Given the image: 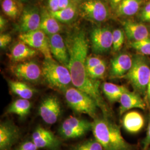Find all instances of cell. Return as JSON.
Listing matches in <instances>:
<instances>
[{"label": "cell", "mask_w": 150, "mask_h": 150, "mask_svg": "<svg viewBox=\"0 0 150 150\" xmlns=\"http://www.w3.org/2000/svg\"><path fill=\"white\" fill-rule=\"evenodd\" d=\"M66 44L70 57L69 70L72 85L92 97L96 101L103 116L108 117V110L100 91V82L91 79L86 69L88 43L85 32L83 30L75 32L67 38Z\"/></svg>", "instance_id": "6da1fadb"}, {"label": "cell", "mask_w": 150, "mask_h": 150, "mask_svg": "<svg viewBox=\"0 0 150 150\" xmlns=\"http://www.w3.org/2000/svg\"><path fill=\"white\" fill-rule=\"evenodd\" d=\"M92 132L104 150H134L133 146L124 139L120 127L108 117L94 119Z\"/></svg>", "instance_id": "7a4b0ae2"}, {"label": "cell", "mask_w": 150, "mask_h": 150, "mask_svg": "<svg viewBox=\"0 0 150 150\" xmlns=\"http://www.w3.org/2000/svg\"><path fill=\"white\" fill-rule=\"evenodd\" d=\"M41 68L43 80L50 87L64 92L72 85L69 69L53 59H45Z\"/></svg>", "instance_id": "3957f363"}, {"label": "cell", "mask_w": 150, "mask_h": 150, "mask_svg": "<svg viewBox=\"0 0 150 150\" xmlns=\"http://www.w3.org/2000/svg\"><path fill=\"white\" fill-rule=\"evenodd\" d=\"M64 93L67 105L75 112L86 114L93 120L97 118V108L99 107L92 97L74 86L69 87Z\"/></svg>", "instance_id": "277c9868"}, {"label": "cell", "mask_w": 150, "mask_h": 150, "mask_svg": "<svg viewBox=\"0 0 150 150\" xmlns=\"http://www.w3.org/2000/svg\"><path fill=\"white\" fill-rule=\"evenodd\" d=\"M139 94H146L150 80V67L145 57L136 56L129 72L124 77Z\"/></svg>", "instance_id": "5b68a950"}, {"label": "cell", "mask_w": 150, "mask_h": 150, "mask_svg": "<svg viewBox=\"0 0 150 150\" xmlns=\"http://www.w3.org/2000/svg\"><path fill=\"white\" fill-rule=\"evenodd\" d=\"M92 129V122L83 118L70 116L64 120L58 129L62 141L79 139L84 137Z\"/></svg>", "instance_id": "8992f818"}, {"label": "cell", "mask_w": 150, "mask_h": 150, "mask_svg": "<svg viewBox=\"0 0 150 150\" xmlns=\"http://www.w3.org/2000/svg\"><path fill=\"white\" fill-rule=\"evenodd\" d=\"M30 139L38 149L61 150L63 145L59 136L41 126H38L33 130Z\"/></svg>", "instance_id": "52a82bcc"}, {"label": "cell", "mask_w": 150, "mask_h": 150, "mask_svg": "<svg viewBox=\"0 0 150 150\" xmlns=\"http://www.w3.org/2000/svg\"><path fill=\"white\" fill-rule=\"evenodd\" d=\"M11 70L19 80L25 82L38 83L42 77V68L32 61L19 62L12 66Z\"/></svg>", "instance_id": "ba28073f"}, {"label": "cell", "mask_w": 150, "mask_h": 150, "mask_svg": "<svg viewBox=\"0 0 150 150\" xmlns=\"http://www.w3.org/2000/svg\"><path fill=\"white\" fill-rule=\"evenodd\" d=\"M19 38L22 42L43 54L45 59H52L50 48L49 38L40 29L21 33L19 36Z\"/></svg>", "instance_id": "9c48e42d"}, {"label": "cell", "mask_w": 150, "mask_h": 150, "mask_svg": "<svg viewBox=\"0 0 150 150\" xmlns=\"http://www.w3.org/2000/svg\"><path fill=\"white\" fill-rule=\"evenodd\" d=\"M62 112V107L59 99L56 96H46L38 108V113L43 121L48 125H53L59 120Z\"/></svg>", "instance_id": "30bf717a"}, {"label": "cell", "mask_w": 150, "mask_h": 150, "mask_svg": "<svg viewBox=\"0 0 150 150\" xmlns=\"http://www.w3.org/2000/svg\"><path fill=\"white\" fill-rule=\"evenodd\" d=\"M21 138L20 129L10 120L0 124V150H12Z\"/></svg>", "instance_id": "8fae6325"}, {"label": "cell", "mask_w": 150, "mask_h": 150, "mask_svg": "<svg viewBox=\"0 0 150 150\" xmlns=\"http://www.w3.org/2000/svg\"><path fill=\"white\" fill-rule=\"evenodd\" d=\"M90 38L92 50L95 54L106 53L112 47V32L107 28H94Z\"/></svg>", "instance_id": "7c38bea8"}, {"label": "cell", "mask_w": 150, "mask_h": 150, "mask_svg": "<svg viewBox=\"0 0 150 150\" xmlns=\"http://www.w3.org/2000/svg\"><path fill=\"white\" fill-rule=\"evenodd\" d=\"M83 16L87 20L101 22L107 19L108 11L105 5L98 0H88L81 6Z\"/></svg>", "instance_id": "4fadbf2b"}, {"label": "cell", "mask_w": 150, "mask_h": 150, "mask_svg": "<svg viewBox=\"0 0 150 150\" xmlns=\"http://www.w3.org/2000/svg\"><path fill=\"white\" fill-rule=\"evenodd\" d=\"M52 56L59 63L69 69L70 57L66 44L59 33L48 36Z\"/></svg>", "instance_id": "5bb4252c"}, {"label": "cell", "mask_w": 150, "mask_h": 150, "mask_svg": "<svg viewBox=\"0 0 150 150\" xmlns=\"http://www.w3.org/2000/svg\"><path fill=\"white\" fill-rule=\"evenodd\" d=\"M41 16L38 8L27 7L22 12L18 25V30L21 33L40 29Z\"/></svg>", "instance_id": "9a60e30c"}, {"label": "cell", "mask_w": 150, "mask_h": 150, "mask_svg": "<svg viewBox=\"0 0 150 150\" xmlns=\"http://www.w3.org/2000/svg\"><path fill=\"white\" fill-rule=\"evenodd\" d=\"M133 63V59L127 54H122L117 56L111 62L110 77L111 79L124 77L131 69Z\"/></svg>", "instance_id": "2e32d148"}, {"label": "cell", "mask_w": 150, "mask_h": 150, "mask_svg": "<svg viewBox=\"0 0 150 150\" xmlns=\"http://www.w3.org/2000/svg\"><path fill=\"white\" fill-rule=\"evenodd\" d=\"M120 106L119 113L120 115L129 110L137 108L142 110L146 108V103L140 95L136 92L127 91L125 92L120 100Z\"/></svg>", "instance_id": "e0dca14e"}, {"label": "cell", "mask_w": 150, "mask_h": 150, "mask_svg": "<svg viewBox=\"0 0 150 150\" xmlns=\"http://www.w3.org/2000/svg\"><path fill=\"white\" fill-rule=\"evenodd\" d=\"M145 120L142 115L137 111L127 112L122 118L123 129L130 134H137L144 127Z\"/></svg>", "instance_id": "ac0fdd59"}, {"label": "cell", "mask_w": 150, "mask_h": 150, "mask_svg": "<svg viewBox=\"0 0 150 150\" xmlns=\"http://www.w3.org/2000/svg\"><path fill=\"white\" fill-rule=\"evenodd\" d=\"M37 54V50L21 41L13 46L9 57L13 62H21L35 56Z\"/></svg>", "instance_id": "d6986e66"}, {"label": "cell", "mask_w": 150, "mask_h": 150, "mask_svg": "<svg viewBox=\"0 0 150 150\" xmlns=\"http://www.w3.org/2000/svg\"><path fill=\"white\" fill-rule=\"evenodd\" d=\"M124 28L127 37L133 42L149 38L148 29L142 23L127 21L124 24Z\"/></svg>", "instance_id": "ffe728a7"}, {"label": "cell", "mask_w": 150, "mask_h": 150, "mask_svg": "<svg viewBox=\"0 0 150 150\" xmlns=\"http://www.w3.org/2000/svg\"><path fill=\"white\" fill-rule=\"evenodd\" d=\"M61 29V26L59 21L50 14V12L43 11L41 15L40 30L50 36L57 34Z\"/></svg>", "instance_id": "44dd1931"}, {"label": "cell", "mask_w": 150, "mask_h": 150, "mask_svg": "<svg viewBox=\"0 0 150 150\" xmlns=\"http://www.w3.org/2000/svg\"><path fill=\"white\" fill-rule=\"evenodd\" d=\"M8 85L12 93L23 99L30 100L36 93L34 88L21 81H10Z\"/></svg>", "instance_id": "7402d4cb"}, {"label": "cell", "mask_w": 150, "mask_h": 150, "mask_svg": "<svg viewBox=\"0 0 150 150\" xmlns=\"http://www.w3.org/2000/svg\"><path fill=\"white\" fill-rule=\"evenodd\" d=\"M102 91L110 102L120 101L122 95L129 90L124 86H120L110 82H104L101 86Z\"/></svg>", "instance_id": "603a6c76"}, {"label": "cell", "mask_w": 150, "mask_h": 150, "mask_svg": "<svg viewBox=\"0 0 150 150\" xmlns=\"http://www.w3.org/2000/svg\"><path fill=\"white\" fill-rule=\"evenodd\" d=\"M31 103L29 100L20 98L12 102L6 110L7 113L16 114L20 117H25L29 114Z\"/></svg>", "instance_id": "cb8c5ba5"}, {"label": "cell", "mask_w": 150, "mask_h": 150, "mask_svg": "<svg viewBox=\"0 0 150 150\" xmlns=\"http://www.w3.org/2000/svg\"><path fill=\"white\" fill-rule=\"evenodd\" d=\"M141 0H123L116 8L117 16H132L139 10Z\"/></svg>", "instance_id": "d4e9b609"}, {"label": "cell", "mask_w": 150, "mask_h": 150, "mask_svg": "<svg viewBox=\"0 0 150 150\" xmlns=\"http://www.w3.org/2000/svg\"><path fill=\"white\" fill-rule=\"evenodd\" d=\"M50 14L58 21L67 23L71 21L76 13V8L74 5L63 10L57 11H50Z\"/></svg>", "instance_id": "484cf974"}, {"label": "cell", "mask_w": 150, "mask_h": 150, "mask_svg": "<svg viewBox=\"0 0 150 150\" xmlns=\"http://www.w3.org/2000/svg\"><path fill=\"white\" fill-rule=\"evenodd\" d=\"M69 150H104L101 145L94 137L85 139L75 145H72Z\"/></svg>", "instance_id": "4316f807"}, {"label": "cell", "mask_w": 150, "mask_h": 150, "mask_svg": "<svg viewBox=\"0 0 150 150\" xmlns=\"http://www.w3.org/2000/svg\"><path fill=\"white\" fill-rule=\"evenodd\" d=\"M1 6L4 13L11 18H16L20 13L17 2L14 0H4Z\"/></svg>", "instance_id": "83f0119b"}, {"label": "cell", "mask_w": 150, "mask_h": 150, "mask_svg": "<svg viewBox=\"0 0 150 150\" xmlns=\"http://www.w3.org/2000/svg\"><path fill=\"white\" fill-rule=\"evenodd\" d=\"M131 46L140 54L144 55H150V38L132 42Z\"/></svg>", "instance_id": "f1b7e54d"}, {"label": "cell", "mask_w": 150, "mask_h": 150, "mask_svg": "<svg viewBox=\"0 0 150 150\" xmlns=\"http://www.w3.org/2000/svg\"><path fill=\"white\" fill-rule=\"evenodd\" d=\"M125 41V35L120 29L115 30L112 32V48L113 51H118L122 48Z\"/></svg>", "instance_id": "f546056e"}, {"label": "cell", "mask_w": 150, "mask_h": 150, "mask_svg": "<svg viewBox=\"0 0 150 150\" xmlns=\"http://www.w3.org/2000/svg\"><path fill=\"white\" fill-rule=\"evenodd\" d=\"M107 66L106 62L104 61L101 64L97 66L96 67L87 71L88 76L92 80L98 81L104 77L106 71Z\"/></svg>", "instance_id": "4dcf8cb0"}, {"label": "cell", "mask_w": 150, "mask_h": 150, "mask_svg": "<svg viewBox=\"0 0 150 150\" xmlns=\"http://www.w3.org/2000/svg\"><path fill=\"white\" fill-rule=\"evenodd\" d=\"M38 149L31 139H27L19 142L12 150H38Z\"/></svg>", "instance_id": "1f68e13d"}, {"label": "cell", "mask_w": 150, "mask_h": 150, "mask_svg": "<svg viewBox=\"0 0 150 150\" xmlns=\"http://www.w3.org/2000/svg\"><path fill=\"white\" fill-rule=\"evenodd\" d=\"M104 62L101 58L95 56H89L86 59V69L87 71L91 70V69L97 67V66L101 64Z\"/></svg>", "instance_id": "d6a6232c"}, {"label": "cell", "mask_w": 150, "mask_h": 150, "mask_svg": "<svg viewBox=\"0 0 150 150\" xmlns=\"http://www.w3.org/2000/svg\"><path fill=\"white\" fill-rule=\"evenodd\" d=\"M141 19L145 22H150V2L145 6L141 12Z\"/></svg>", "instance_id": "836d02e7"}, {"label": "cell", "mask_w": 150, "mask_h": 150, "mask_svg": "<svg viewBox=\"0 0 150 150\" xmlns=\"http://www.w3.org/2000/svg\"><path fill=\"white\" fill-rule=\"evenodd\" d=\"M12 38L9 34H1L0 36V47L1 48L6 47L11 42Z\"/></svg>", "instance_id": "e575fe53"}, {"label": "cell", "mask_w": 150, "mask_h": 150, "mask_svg": "<svg viewBox=\"0 0 150 150\" xmlns=\"http://www.w3.org/2000/svg\"><path fill=\"white\" fill-rule=\"evenodd\" d=\"M146 136L142 141L143 145V150H147L150 146V117L149 120V122L148 125V127L147 129Z\"/></svg>", "instance_id": "d590c367"}, {"label": "cell", "mask_w": 150, "mask_h": 150, "mask_svg": "<svg viewBox=\"0 0 150 150\" xmlns=\"http://www.w3.org/2000/svg\"><path fill=\"white\" fill-rule=\"evenodd\" d=\"M59 0H48V6L50 11H57L59 10Z\"/></svg>", "instance_id": "8d00e7d4"}, {"label": "cell", "mask_w": 150, "mask_h": 150, "mask_svg": "<svg viewBox=\"0 0 150 150\" xmlns=\"http://www.w3.org/2000/svg\"><path fill=\"white\" fill-rule=\"evenodd\" d=\"M72 5L70 3V0H59V10H63Z\"/></svg>", "instance_id": "74e56055"}, {"label": "cell", "mask_w": 150, "mask_h": 150, "mask_svg": "<svg viewBox=\"0 0 150 150\" xmlns=\"http://www.w3.org/2000/svg\"><path fill=\"white\" fill-rule=\"evenodd\" d=\"M123 0H110V4L113 9L116 10V8L118 7L122 1Z\"/></svg>", "instance_id": "f35d334b"}, {"label": "cell", "mask_w": 150, "mask_h": 150, "mask_svg": "<svg viewBox=\"0 0 150 150\" xmlns=\"http://www.w3.org/2000/svg\"><path fill=\"white\" fill-rule=\"evenodd\" d=\"M7 23V21L2 16H1L0 17V29H1V31L2 30H4L5 27L6 26Z\"/></svg>", "instance_id": "ab89813d"}, {"label": "cell", "mask_w": 150, "mask_h": 150, "mask_svg": "<svg viewBox=\"0 0 150 150\" xmlns=\"http://www.w3.org/2000/svg\"><path fill=\"white\" fill-rule=\"evenodd\" d=\"M146 96H147V103L150 107V80L149 83L148 84V86L147 88V91H146Z\"/></svg>", "instance_id": "60d3db41"}, {"label": "cell", "mask_w": 150, "mask_h": 150, "mask_svg": "<svg viewBox=\"0 0 150 150\" xmlns=\"http://www.w3.org/2000/svg\"><path fill=\"white\" fill-rule=\"evenodd\" d=\"M14 1H15L16 2H17V0H14Z\"/></svg>", "instance_id": "b9f144b4"}, {"label": "cell", "mask_w": 150, "mask_h": 150, "mask_svg": "<svg viewBox=\"0 0 150 150\" xmlns=\"http://www.w3.org/2000/svg\"><path fill=\"white\" fill-rule=\"evenodd\" d=\"M18 1V0H17ZM20 1H25V0H20Z\"/></svg>", "instance_id": "7bdbcfd3"}, {"label": "cell", "mask_w": 150, "mask_h": 150, "mask_svg": "<svg viewBox=\"0 0 150 150\" xmlns=\"http://www.w3.org/2000/svg\"><path fill=\"white\" fill-rule=\"evenodd\" d=\"M149 150V149H148V150Z\"/></svg>", "instance_id": "ee69618b"}]
</instances>
